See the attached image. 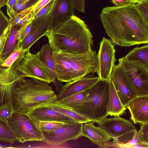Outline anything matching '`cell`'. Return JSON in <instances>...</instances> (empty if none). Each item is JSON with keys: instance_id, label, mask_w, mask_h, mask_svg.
<instances>
[{"instance_id": "cell-11", "label": "cell", "mask_w": 148, "mask_h": 148, "mask_svg": "<svg viewBox=\"0 0 148 148\" xmlns=\"http://www.w3.org/2000/svg\"><path fill=\"white\" fill-rule=\"evenodd\" d=\"M95 123L113 140L136 129L131 121L120 116L106 117Z\"/></svg>"}, {"instance_id": "cell-15", "label": "cell", "mask_w": 148, "mask_h": 148, "mask_svg": "<svg viewBox=\"0 0 148 148\" xmlns=\"http://www.w3.org/2000/svg\"><path fill=\"white\" fill-rule=\"evenodd\" d=\"M135 124L148 123V96L137 97L126 106Z\"/></svg>"}, {"instance_id": "cell-23", "label": "cell", "mask_w": 148, "mask_h": 148, "mask_svg": "<svg viewBox=\"0 0 148 148\" xmlns=\"http://www.w3.org/2000/svg\"><path fill=\"white\" fill-rule=\"evenodd\" d=\"M124 58L130 61L140 63L148 67V45L134 48Z\"/></svg>"}, {"instance_id": "cell-9", "label": "cell", "mask_w": 148, "mask_h": 148, "mask_svg": "<svg viewBox=\"0 0 148 148\" xmlns=\"http://www.w3.org/2000/svg\"><path fill=\"white\" fill-rule=\"evenodd\" d=\"M115 44L110 39L103 37L100 43L97 54L98 68L97 72L99 79L109 81L116 58Z\"/></svg>"}, {"instance_id": "cell-10", "label": "cell", "mask_w": 148, "mask_h": 148, "mask_svg": "<svg viewBox=\"0 0 148 148\" xmlns=\"http://www.w3.org/2000/svg\"><path fill=\"white\" fill-rule=\"evenodd\" d=\"M83 125L78 122L66 124L56 130L42 132L44 141L51 145L56 146L69 140L77 139L83 136Z\"/></svg>"}, {"instance_id": "cell-39", "label": "cell", "mask_w": 148, "mask_h": 148, "mask_svg": "<svg viewBox=\"0 0 148 148\" xmlns=\"http://www.w3.org/2000/svg\"><path fill=\"white\" fill-rule=\"evenodd\" d=\"M51 0H38L33 5L34 16Z\"/></svg>"}, {"instance_id": "cell-13", "label": "cell", "mask_w": 148, "mask_h": 148, "mask_svg": "<svg viewBox=\"0 0 148 148\" xmlns=\"http://www.w3.org/2000/svg\"><path fill=\"white\" fill-rule=\"evenodd\" d=\"M99 79L98 77L88 75L66 82L59 90L57 95L56 101H60L72 95L88 89Z\"/></svg>"}, {"instance_id": "cell-48", "label": "cell", "mask_w": 148, "mask_h": 148, "mask_svg": "<svg viewBox=\"0 0 148 148\" xmlns=\"http://www.w3.org/2000/svg\"><path fill=\"white\" fill-rule=\"evenodd\" d=\"M1 147H2V146H1V145H0V148H1Z\"/></svg>"}, {"instance_id": "cell-41", "label": "cell", "mask_w": 148, "mask_h": 148, "mask_svg": "<svg viewBox=\"0 0 148 148\" xmlns=\"http://www.w3.org/2000/svg\"><path fill=\"white\" fill-rule=\"evenodd\" d=\"M9 31L0 34V55L3 53L4 49Z\"/></svg>"}, {"instance_id": "cell-4", "label": "cell", "mask_w": 148, "mask_h": 148, "mask_svg": "<svg viewBox=\"0 0 148 148\" xmlns=\"http://www.w3.org/2000/svg\"><path fill=\"white\" fill-rule=\"evenodd\" d=\"M52 57L56 79L62 82H69L97 71L96 51L82 53L53 51Z\"/></svg>"}, {"instance_id": "cell-43", "label": "cell", "mask_w": 148, "mask_h": 148, "mask_svg": "<svg viewBox=\"0 0 148 148\" xmlns=\"http://www.w3.org/2000/svg\"><path fill=\"white\" fill-rule=\"evenodd\" d=\"M148 145L138 143L131 145L130 148H148Z\"/></svg>"}, {"instance_id": "cell-33", "label": "cell", "mask_w": 148, "mask_h": 148, "mask_svg": "<svg viewBox=\"0 0 148 148\" xmlns=\"http://www.w3.org/2000/svg\"><path fill=\"white\" fill-rule=\"evenodd\" d=\"M33 19L30 20L27 24L21 26L18 31V43L16 47L23 41L30 32L33 26Z\"/></svg>"}, {"instance_id": "cell-32", "label": "cell", "mask_w": 148, "mask_h": 148, "mask_svg": "<svg viewBox=\"0 0 148 148\" xmlns=\"http://www.w3.org/2000/svg\"><path fill=\"white\" fill-rule=\"evenodd\" d=\"M23 51L21 48H15L0 67L6 68L11 66L16 60Z\"/></svg>"}, {"instance_id": "cell-45", "label": "cell", "mask_w": 148, "mask_h": 148, "mask_svg": "<svg viewBox=\"0 0 148 148\" xmlns=\"http://www.w3.org/2000/svg\"><path fill=\"white\" fill-rule=\"evenodd\" d=\"M7 3V0H0V8L6 5Z\"/></svg>"}, {"instance_id": "cell-21", "label": "cell", "mask_w": 148, "mask_h": 148, "mask_svg": "<svg viewBox=\"0 0 148 148\" xmlns=\"http://www.w3.org/2000/svg\"><path fill=\"white\" fill-rule=\"evenodd\" d=\"M53 52L49 43H48L43 45L40 50L36 53L54 82L56 79V75L52 57Z\"/></svg>"}, {"instance_id": "cell-2", "label": "cell", "mask_w": 148, "mask_h": 148, "mask_svg": "<svg viewBox=\"0 0 148 148\" xmlns=\"http://www.w3.org/2000/svg\"><path fill=\"white\" fill-rule=\"evenodd\" d=\"M44 36L47 38L53 51L82 53L92 50L93 41L90 29L75 15L51 29Z\"/></svg>"}, {"instance_id": "cell-37", "label": "cell", "mask_w": 148, "mask_h": 148, "mask_svg": "<svg viewBox=\"0 0 148 148\" xmlns=\"http://www.w3.org/2000/svg\"><path fill=\"white\" fill-rule=\"evenodd\" d=\"M136 4L143 16L148 21V0L142 1Z\"/></svg>"}, {"instance_id": "cell-36", "label": "cell", "mask_w": 148, "mask_h": 148, "mask_svg": "<svg viewBox=\"0 0 148 148\" xmlns=\"http://www.w3.org/2000/svg\"><path fill=\"white\" fill-rule=\"evenodd\" d=\"M38 0H29L23 4H16L14 8L15 15L17 14L34 5Z\"/></svg>"}, {"instance_id": "cell-35", "label": "cell", "mask_w": 148, "mask_h": 148, "mask_svg": "<svg viewBox=\"0 0 148 148\" xmlns=\"http://www.w3.org/2000/svg\"><path fill=\"white\" fill-rule=\"evenodd\" d=\"M11 27V22L0 9V34L9 31Z\"/></svg>"}, {"instance_id": "cell-42", "label": "cell", "mask_w": 148, "mask_h": 148, "mask_svg": "<svg viewBox=\"0 0 148 148\" xmlns=\"http://www.w3.org/2000/svg\"><path fill=\"white\" fill-rule=\"evenodd\" d=\"M111 1L116 6H121L129 4H133L130 0H111Z\"/></svg>"}, {"instance_id": "cell-16", "label": "cell", "mask_w": 148, "mask_h": 148, "mask_svg": "<svg viewBox=\"0 0 148 148\" xmlns=\"http://www.w3.org/2000/svg\"><path fill=\"white\" fill-rule=\"evenodd\" d=\"M27 114L35 123L40 121H56L67 124L77 122L73 119L46 106L35 109Z\"/></svg>"}, {"instance_id": "cell-18", "label": "cell", "mask_w": 148, "mask_h": 148, "mask_svg": "<svg viewBox=\"0 0 148 148\" xmlns=\"http://www.w3.org/2000/svg\"><path fill=\"white\" fill-rule=\"evenodd\" d=\"M94 121L84 123L83 129V136L86 137L99 147H105L111 140V138L99 126L94 125Z\"/></svg>"}, {"instance_id": "cell-29", "label": "cell", "mask_w": 148, "mask_h": 148, "mask_svg": "<svg viewBox=\"0 0 148 148\" xmlns=\"http://www.w3.org/2000/svg\"><path fill=\"white\" fill-rule=\"evenodd\" d=\"M56 0H51L34 16L33 22L36 23L50 17Z\"/></svg>"}, {"instance_id": "cell-3", "label": "cell", "mask_w": 148, "mask_h": 148, "mask_svg": "<svg viewBox=\"0 0 148 148\" xmlns=\"http://www.w3.org/2000/svg\"><path fill=\"white\" fill-rule=\"evenodd\" d=\"M49 83L37 79L22 78L12 85L11 101L15 111L27 114L57 100V95Z\"/></svg>"}, {"instance_id": "cell-38", "label": "cell", "mask_w": 148, "mask_h": 148, "mask_svg": "<svg viewBox=\"0 0 148 148\" xmlns=\"http://www.w3.org/2000/svg\"><path fill=\"white\" fill-rule=\"evenodd\" d=\"M17 0H8L6 4L7 6V13L10 18H12L15 16L14 8L16 4Z\"/></svg>"}, {"instance_id": "cell-44", "label": "cell", "mask_w": 148, "mask_h": 148, "mask_svg": "<svg viewBox=\"0 0 148 148\" xmlns=\"http://www.w3.org/2000/svg\"><path fill=\"white\" fill-rule=\"evenodd\" d=\"M7 58L3 53L0 55V66L3 62Z\"/></svg>"}, {"instance_id": "cell-30", "label": "cell", "mask_w": 148, "mask_h": 148, "mask_svg": "<svg viewBox=\"0 0 148 148\" xmlns=\"http://www.w3.org/2000/svg\"><path fill=\"white\" fill-rule=\"evenodd\" d=\"M18 141L6 123L0 120V141L13 143Z\"/></svg>"}, {"instance_id": "cell-47", "label": "cell", "mask_w": 148, "mask_h": 148, "mask_svg": "<svg viewBox=\"0 0 148 148\" xmlns=\"http://www.w3.org/2000/svg\"><path fill=\"white\" fill-rule=\"evenodd\" d=\"M133 4H136L143 1L146 0H130Z\"/></svg>"}, {"instance_id": "cell-17", "label": "cell", "mask_w": 148, "mask_h": 148, "mask_svg": "<svg viewBox=\"0 0 148 148\" xmlns=\"http://www.w3.org/2000/svg\"><path fill=\"white\" fill-rule=\"evenodd\" d=\"M33 26L30 32L16 48H21L23 50L30 49L33 44L50 29L51 16L37 23H34L33 21Z\"/></svg>"}, {"instance_id": "cell-46", "label": "cell", "mask_w": 148, "mask_h": 148, "mask_svg": "<svg viewBox=\"0 0 148 148\" xmlns=\"http://www.w3.org/2000/svg\"><path fill=\"white\" fill-rule=\"evenodd\" d=\"M29 0H17L16 4L17 3H25Z\"/></svg>"}, {"instance_id": "cell-14", "label": "cell", "mask_w": 148, "mask_h": 148, "mask_svg": "<svg viewBox=\"0 0 148 148\" xmlns=\"http://www.w3.org/2000/svg\"><path fill=\"white\" fill-rule=\"evenodd\" d=\"M75 9L73 0H56L51 15V29L74 15Z\"/></svg>"}, {"instance_id": "cell-24", "label": "cell", "mask_w": 148, "mask_h": 148, "mask_svg": "<svg viewBox=\"0 0 148 148\" xmlns=\"http://www.w3.org/2000/svg\"><path fill=\"white\" fill-rule=\"evenodd\" d=\"M137 131L136 129L132 132L119 137L109 142L106 147H113L130 148L131 145L139 143L137 137Z\"/></svg>"}, {"instance_id": "cell-8", "label": "cell", "mask_w": 148, "mask_h": 148, "mask_svg": "<svg viewBox=\"0 0 148 148\" xmlns=\"http://www.w3.org/2000/svg\"><path fill=\"white\" fill-rule=\"evenodd\" d=\"M23 50L16 60V69L23 76L35 78L50 84L54 82L46 68L36 54Z\"/></svg>"}, {"instance_id": "cell-31", "label": "cell", "mask_w": 148, "mask_h": 148, "mask_svg": "<svg viewBox=\"0 0 148 148\" xmlns=\"http://www.w3.org/2000/svg\"><path fill=\"white\" fill-rule=\"evenodd\" d=\"M35 123L41 131L45 132L56 130L67 124L61 122L51 121H40Z\"/></svg>"}, {"instance_id": "cell-6", "label": "cell", "mask_w": 148, "mask_h": 148, "mask_svg": "<svg viewBox=\"0 0 148 148\" xmlns=\"http://www.w3.org/2000/svg\"><path fill=\"white\" fill-rule=\"evenodd\" d=\"M119 61L126 83L136 97L148 96V67L124 57Z\"/></svg>"}, {"instance_id": "cell-26", "label": "cell", "mask_w": 148, "mask_h": 148, "mask_svg": "<svg viewBox=\"0 0 148 148\" xmlns=\"http://www.w3.org/2000/svg\"><path fill=\"white\" fill-rule=\"evenodd\" d=\"M46 106L52 108L73 119L77 122L84 123L91 121L85 116L73 110L63 107L55 102Z\"/></svg>"}, {"instance_id": "cell-12", "label": "cell", "mask_w": 148, "mask_h": 148, "mask_svg": "<svg viewBox=\"0 0 148 148\" xmlns=\"http://www.w3.org/2000/svg\"><path fill=\"white\" fill-rule=\"evenodd\" d=\"M110 79L121 103L126 107L136 96L127 85L121 67L119 64L114 66Z\"/></svg>"}, {"instance_id": "cell-20", "label": "cell", "mask_w": 148, "mask_h": 148, "mask_svg": "<svg viewBox=\"0 0 148 148\" xmlns=\"http://www.w3.org/2000/svg\"><path fill=\"white\" fill-rule=\"evenodd\" d=\"M16 60L8 67L4 68L0 67V90L7 86L12 85L20 79L25 77L16 69Z\"/></svg>"}, {"instance_id": "cell-28", "label": "cell", "mask_w": 148, "mask_h": 148, "mask_svg": "<svg viewBox=\"0 0 148 148\" xmlns=\"http://www.w3.org/2000/svg\"><path fill=\"white\" fill-rule=\"evenodd\" d=\"M14 111L11 95L0 99V120L6 123Z\"/></svg>"}, {"instance_id": "cell-19", "label": "cell", "mask_w": 148, "mask_h": 148, "mask_svg": "<svg viewBox=\"0 0 148 148\" xmlns=\"http://www.w3.org/2000/svg\"><path fill=\"white\" fill-rule=\"evenodd\" d=\"M109 82L108 114L110 116H121L124 112L126 107L123 106L121 103L111 79Z\"/></svg>"}, {"instance_id": "cell-40", "label": "cell", "mask_w": 148, "mask_h": 148, "mask_svg": "<svg viewBox=\"0 0 148 148\" xmlns=\"http://www.w3.org/2000/svg\"><path fill=\"white\" fill-rule=\"evenodd\" d=\"M75 9L82 13L85 12V0H73Z\"/></svg>"}, {"instance_id": "cell-27", "label": "cell", "mask_w": 148, "mask_h": 148, "mask_svg": "<svg viewBox=\"0 0 148 148\" xmlns=\"http://www.w3.org/2000/svg\"><path fill=\"white\" fill-rule=\"evenodd\" d=\"M33 5L17 14L12 18L10 19L11 26L17 24L22 26L33 19L34 16Z\"/></svg>"}, {"instance_id": "cell-1", "label": "cell", "mask_w": 148, "mask_h": 148, "mask_svg": "<svg viewBox=\"0 0 148 148\" xmlns=\"http://www.w3.org/2000/svg\"><path fill=\"white\" fill-rule=\"evenodd\" d=\"M100 19L105 32L115 44L121 47L148 43V21L136 4L103 8Z\"/></svg>"}, {"instance_id": "cell-34", "label": "cell", "mask_w": 148, "mask_h": 148, "mask_svg": "<svg viewBox=\"0 0 148 148\" xmlns=\"http://www.w3.org/2000/svg\"><path fill=\"white\" fill-rule=\"evenodd\" d=\"M137 137L139 143L148 145V123L141 125L137 132Z\"/></svg>"}, {"instance_id": "cell-22", "label": "cell", "mask_w": 148, "mask_h": 148, "mask_svg": "<svg viewBox=\"0 0 148 148\" xmlns=\"http://www.w3.org/2000/svg\"><path fill=\"white\" fill-rule=\"evenodd\" d=\"M88 88L54 102L69 109H74L88 99Z\"/></svg>"}, {"instance_id": "cell-7", "label": "cell", "mask_w": 148, "mask_h": 148, "mask_svg": "<svg viewBox=\"0 0 148 148\" xmlns=\"http://www.w3.org/2000/svg\"><path fill=\"white\" fill-rule=\"evenodd\" d=\"M6 123L19 142L44 141L42 131L27 114L14 111Z\"/></svg>"}, {"instance_id": "cell-25", "label": "cell", "mask_w": 148, "mask_h": 148, "mask_svg": "<svg viewBox=\"0 0 148 148\" xmlns=\"http://www.w3.org/2000/svg\"><path fill=\"white\" fill-rule=\"evenodd\" d=\"M21 27L17 24L11 26L2 53L7 57L17 46L18 42V31Z\"/></svg>"}, {"instance_id": "cell-5", "label": "cell", "mask_w": 148, "mask_h": 148, "mask_svg": "<svg viewBox=\"0 0 148 148\" xmlns=\"http://www.w3.org/2000/svg\"><path fill=\"white\" fill-rule=\"evenodd\" d=\"M109 81L99 79L88 88V99L75 108L70 110L85 116L95 123L109 116L107 106Z\"/></svg>"}, {"instance_id": "cell-49", "label": "cell", "mask_w": 148, "mask_h": 148, "mask_svg": "<svg viewBox=\"0 0 148 148\" xmlns=\"http://www.w3.org/2000/svg\"><path fill=\"white\" fill-rule=\"evenodd\" d=\"M8 0H7V2H8Z\"/></svg>"}]
</instances>
